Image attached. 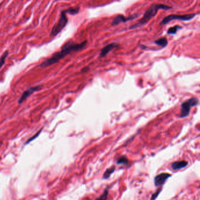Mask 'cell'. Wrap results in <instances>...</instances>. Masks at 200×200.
Returning <instances> with one entry per match:
<instances>
[{
  "instance_id": "obj_1",
  "label": "cell",
  "mask_w": 200,
  "mask_h": 200,
  "mask_svg": "<svg viewBox=\"0 0 200 200\" xmlns=\"http://www.w3.org/2000/svg\"><path fill=\"white\" fill-rule=\"evenodd\" d=\"M87 45V41H85L81 43H75L72 41L66 43L62 47L61 51L54 53L52 56L42 62L39 66L41 68H45L59 62V60L63 59L66 55H68L72 52H77L82 50Z\"/></svg>"
},
{
  "instance_id": "obj_2",
  "label": "cell",
  "mask_w": 200,
  "mask_h": 200,
  "mask_svg": "<svg viewBox=\"0 0 200 200\" xmlns=\"http://www.w3.org/2000/svg\"><path fill=\"white\" fill-rule=\"evenodd\" d=\"M172 7L161 4H152L144 14L143 17L136 23L135 24L132 25L129 27V29H135L140 27L146 24L149 21H150L151 18L154 17L157 15V13L160 9L169 10L171 9Z\"/></svg>"
},
{
  "instance_id": "obj_3",
  "label": "cell",
  "mask_w": 200,
  "mask_h": 200,
  "mask_svg": "<svg viewBox=\"0 0 200 200\" xmlns=\"http://www.w3.org/2000/svg\"><path fill=\"white\" fill-rule=\"evenodd\" d=\"M66 9L63 10L61 12L60 18L58 23L55 24L52 28L51 31V36L55 37L58 35L59 33L62 31V30L65 27L68 23V19L67 16H66Z\"/></svg>"
},
{
  "instance_id": "obj_4",
  "label": "cell",
  "mask_w": 200,
  "mask_h": 200,
  "mask_svg": "<svg viewBox=\"0 0 200 200\" xmlns=\"http://www.w3.org/2000/svg\"><path fill=\"white\" fill-rule=\"evenodd\" d=\"M199 103L198 99L196 97H192L184 102L181 106V113L180 118H184L187 117L190 113V110L192 107L198 105Z\"/></svg>"
},
{
  "instance_id": "obj_5",
  "label": "cell",
  "mask_w": 200,
  "mask_h": 200,
  "mask_svg": "<svg viewBox=\"0 0 200 200\" xmlns=\"http://www.w3.org/2000/svg\"><path fill=\"white\" fill-rule=\"evenodd\" d=\"M196 15L195 14H188L184 15H176V14H170L168 16L164 17L162 21L160 22V25H165L169 23L170 22L174 20H180L184 21H188L192 19Z\"/></svg>"
},
{
  "instance_id": "obj_6",
  "label": "cell",
  "mask_w": 200,
  "mask_h": 200,
  "mask_svg": "<svg viewBox=\"0 0 200 200\" xmlns=\"http://www.w3.org/2000/svg\"><path fill=\"white\" fill-rule=\"evenodd\" d=\"M42 86L41 85H37V86H32V87H31L27 89L26 91H25L23 93V94H22L21 96L20 97V98L18 100V103L19 105L23 103L25 101V100L28 97H29L32 94H33L34 93L37 92L38 91H40L42 89Z\"/></svg>"
},
{
  "instance_id": "obj_7",
  "label": "cell",
  "mask_w": 200,
  "mask_h": 200,
  "mask_svg": "<svg viewBox=\"0 0 200 200\" xmlns=\"http://www.w3.org/2000/svg\"><path fill=\"white\" fill-rule=\"evenodd\" d=\"M138 17L137 14H134L130 17H125L123 15H117L112 21V26H116L120 23H125L129 21H131L136 19V18Z\"/></svg>"
},
{
  "instance_id": "obj_8",
  "label": "cell",
  "mask_w": 200,
  "mask_h": 200,
  "mask_svg": "<svg viewBox=\"0 0 200 200\" xmlns=\"http://www.w3.org/2000/svg\"><path fill=\"white\" fill-rule=\"evenodd\" d=\"M171 174L169 173H161L157 175L154 179V184L156 187L163 185L166 181V180L171 177Z\"/></svg>"
},
{
  "instance_id": "obj_9",
  "label": "cell",
  "mask_w": 200,
  "mask_h": 200,
  "mask_svg": "<svg viewBox=\"0 0 200 200\" xmlns=\"http://www.w3.org/2000/svg\"><path fill=\"white\" fill-rule=\"evenodd\" d=\"M119 47V44L115 42L108 44V45H107L106 46H105L102 49L101 53H100L99 57L101 58L105 57L106 55H107L111 51H112L115 48H118Z\"/></svg>"
},
{
  "instance_id": "obj_10",
  "label": "cell",
  "mask_w": 200,
  "mask_h": 200,
  "mask_svg": "<svg viewBox=\"0 0 200 200\" xmlns=\"http://www.w3.org/2000/svg\"><path fill=\"white\" fill-rule=\"evenodd\" d=\"M188 164V161H175L171 164V168L174 170H180L183 169L187 167Z\"/></svg>"
},
{
  "instance_id": "obj_11",
  "label": "cell",
  "mask_w": 200,
  "mask_h": 200,
  "mask_svg": "<svg viewBox=\"0 0 200 200\" xmlns=\"http://www.w3.org/2000/svg\"><path fill=\"white\" fill-rule=\"evenodd\" d=\"M154 43L156 44V45H157L158 46L161 47L162 48H164L167 45L168 41H167V39L166 38L163 37V38H161L156 41H155Z\"/></svg>"
},
{
  "instance_id": "obj_12",
  "label": "cell",
  "mask_w": 200,
  "mask_h": 200,
  "mask_svg": "<svg viewBox=\"0 0 200 200\" xmlns=\"http://www.w3.org/2000/svg\"><path fill=\"white\" fill-rule=\"evenodd\" d=\"M115 167L114 166L112 167H110L108 169H107L105 172L104 173L103 175V178L105 179H108V178L110 177V176L111 175V174H113L115 171Z\"/></svg>"
},
{
  "instance_id": "obj_13",
  "label": "cell",
  "mask_w": 200,
  "mask_h": 200,
  "mask_svg": "<svg viewBox=\"0 0 200 200\" xmlns=\"http://www.w3.org/2000/svg\"><path fill=\"white\" fill-rule=\"evenodd\" d=\"M9 52L8 51H6L4 52V53L1 55V57H0V69L2 68V66L4 65V64L5 62V59L8 56Z\"/></svg>"
},
{
  "instance_id": "obj_14",
  "label": "cell",
  "mask_w": 200,
  "mask_h": 200,
  "mask_svg": "<svg viewBox=\"0 0 200 200\" xmlns=\"http://www.w3.org/2000/svg\"><path fill=\"white\" fill-rule=\"evenodd\" d=\"M129 163V161L128 159L126 156H121L119 157L117 161V163L118 164H122V165H127Z\"/></svg>"
},
{
  "instance_id": "obj_15",
  "label": "cell",
  "mask_w": 200,
  "mask_h": 200,
  "mask_svg": "<svg viewBox=\"0 0 200 200\" xmlns=\"http://www.w3.org/2000/svg\"><path fill=\"white\" fill-rule=\"evenodd\" d=\"M182 27L179 26V25H175L173 27H170L168 31H167V34H175L176 32L179 29H181Z\"/></svg>"
},
{
  "instance_id": "obj_16",
  "label": "cell",
  "mask_w": 200,
  "mask_h": 200,
  "mask_svg": "<svg viewBox=\"0 0 200 200\" xmlns=\"http://www.w3.org/2000/svg\"><path fill=\"white\" fill-rule=\"evenodd\" d=\"M66 13H68L71 15H75L77 14L79 11V8L76 7V8H69L67 9H66Z\"/></svg>"
},
{
  "instance_id": "obj_17",
  "label": "cell",
  "mask_w": 200,
  "mask_h": 200,
  "mask_svg": "<svg viewBox=\"0 0 200 200\" xmlns=\"http://www.w3.org/2000/svg\"><path fill=\"white\" fill-rule=\"evenodd\" d=\"M109 194V191L107 190H105L102 195L96 198L95 200H107Z\"/></svg>"
},
{
  "instance_id": "obj_18",
  "label": "cell",
  "mask_w": 200,
  "mask_h": 200,
  "mask_svg": "<svg viewBox=\"0 0 200 200\" xmlns=\"http://www.w3.org/2000/svg\"><path fill=\"white\" fill-rule=\"evenodd\" d=\"M161 191V189H160V190H159L158 191H157L155 193H154V194L152 195L151 197V200H155V199H156L157 197H158L159 194L160 193Z\"/></svg>"
},
{
  "instance_id": "obj_19",
  "label": "cell",
  "mask_w": 200,
  "mask_h": 200,
  "mask_svg": "<svg viewBox=\"0 0 200 200\" xmlns=\"http://www.w3.org/2000/svg\"><path fill=\"white\" fill-rule=\"evenodd\" d=\"M87 70H89V68L85 67V68H83V69H82V72H87Z\"/></svg>"
},
{
  "instance_id": "obj_20",
  "label": "cell",
  "mask_w": 200,
  "mask_h": 200,
  "mask_svg": "<svg viewBox=\"0 0 200 200\" xmlns=\"http://www.w3.org/2000/svg\"><path fill=\"white\" fill-rule=\"evenodd\" d=\"M1 4H0V7H1Z\"/></svg>"
}]
</instances>
